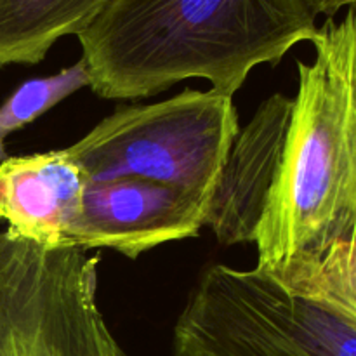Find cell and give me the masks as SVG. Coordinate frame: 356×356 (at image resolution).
Segmentation results:
<instances>
[{
  "label": "cell",
  "instance_id": "cell-1",
  "mask_svg": "<svg viewBox=\"0 0 356 356\" xmlns=\"http://www.w3.org/2000/svg\"><path fill=\"white\" fill-rule=\"evenodd\" d=\"M316 31L305 0H110L76 38L103 99L156 96L188 79L233 97L256 66H277Z\"/></svg>",
  "mask_w": 356,
  "mask_h": 356
},
{
  "label": "cell",
  "instance_id": "cell-2",
  "mask_svg": "<svg viewBox=\"0 0 356 356\" xmlns=\"http://www.w3.org/2000/svg\"><path fill=\"white\" fill-rule=\"evenodd\" d=\"M298 61L287 141L256 233V268L280 280L356 243V6L327 17Z\"/></svg>",
  "mask_w": 356,
  "mask_h": 356
},
{
  "label": "cell",
  "instance_id": "cell-3",
  "mask_svg": "<svg viewBox=\"0 0 356 356\" xmlns=\"http://www.w3.org/2000/svg\"><path fill=\"white\" fill-rule=\"evenodd\" d=\"M238 132L233 97L184 89L159 103L118 106L66 149L89 181L143 177L209 202Z\"/></svg>",
  "mask_w": 356,
  "mask_h": 356
},
{
  "label": "cell",
  "instance_id": "cell-4",
  "mask_svg": "<svg viewBox=\"0 0 356 356\" xmlns=\"http://www.w3.org/2000/svg\"><path fill=\"white\" fill-rule=\"evenodd\" d=\"M176 356H356V330L257 268L214 264L174 327Z\"/></svg>",
  "mask_w": 356,
  "mask_h": 356
},
{
  "label": "cell",
  "instance_id": "cell-5",
  "mask_svg": "<svg viewBox=\"0 0 356 356\" xmlns=\"http://www.w3.org/2000/svg\"><path fill=\"white\" fill-rule=\"evenodd\" d=\"M99 256L80 247L45 249L0 233V356H37L97 298Z\"/></svg>",
  "mask_w": 356,
  "mask_h": 356
},
{
  "label": "cell",
  "instance_id": "cell-6",
  "mask_svg": "<svg viewBox=\"0 0 356 356\" xmlns=\"http://www.w3.org/2000/svg\"><path fill=\"white\" fill-rule=\"evenodd\" d=\"M207 205V200L143 177L89 181L70 228V245L110 249L138 259L163 243L197 236L205 226Z\"/></svg>",
  "mask_w": 356,
  "mask_h": 356
},
{
  "label": "cell",
  "instance_id": "cell-7",
  "mask_svg": "<svg viewBox=\"0 0 356 356\" xmlns=\"http://www.w3.org/2000/svg\"><path fill=\"white\" fill-rule=\"evenodd\" d=\"M294 99H264L233 141L207 205L205 226L221 245L254 242L277 179Z\"/></svg>",
  "mask_w": 356,
  "mask_h": 356
},
{
  "label": "cell",
  "instance_id": "cell-8",
  "mask_svg": "<svg viewBox=\"0 0 356 356\" xmlns=\"http://www.w3.org/2000/svg\"><path fill=\"white\" fill-rule=\"evenodd\" d=\"M89 177L68 149L7 156L0 162V221L7 232L45 249L72 247Z\"/></svg>",
  "mask_w": 356,
  "mask_h": 356
},
{
  "label": "cell",
  "instance_id": "cell-9",
  "mask_svg": "<svg viewBox=\"0 0 356 356\" xmlns=\"http://www.w3.org/2000/svg\"><path fill=\"white\" fill-rule=\"evenodd\" d=\"M110 0H0V66L37 65L66 35L79 37Z\"/></svg>",
  "mask_w": 356,
  "mask_h": 356
},
{
  "label": "cell",
  "instance_id": "cell-10",
  "mask_svg": "<svg viewBox=\"0 0 356 356\" xmlns=\"http://www.w3.org/2000/svg\"><path fill=\"white\" fill-rule=\"evenodd\" d=\"M277 282L292 294L327 308L356 330V243H336L315 263Z\"/></svg>",
  "mask_w": 356,
  "mask_h": 356
},
{
  "label": "cell",
  "instance_id": "cell-11",
  "mask_svg": "<svg viewBox=\"0 0 356 356\" xmlns=\"http://www.w3.org/2000/svg\"><path fill=\"white\" fill-rule=\"evenodd\" d=\"M82 87H89V75L82 59L56 75L21 83L0 106V162L9 156L6 149L9 134L37 120Z\"/></svg>",
  "mask_w": 356,
  "mask_h": 356
},
{
  "label": "cell",
  "instance_id": "cell-12",
  "mask_svg": "<svg viewBox=\"0 0 356 356\" xmlns=\"http://www.w3.org/2000/svg\"><path fill=\"white\" fill-rule=\"evenodd\" d=\"M305 3L315 16L323 14L327 17H334L341 9L356 6V0H305Z\"/></svg>",
  "mask_w": 356,
  "mask_h": 356
}]
</instances>
